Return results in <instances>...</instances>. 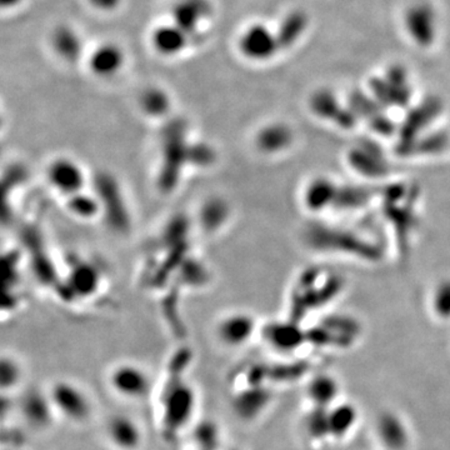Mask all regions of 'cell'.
Here are the masks:
<instances>
[{
	"label": "cell",
	"mask_w": 450,
	"mask_h": 450,
	"mask_svg": "<svg viewBox=\"0 0 450 450\" xmlns=\"http://www.w3.org/2000/svg\"><path fill=\"white\" fill-rule=\"evenodd\" d=\"M197 409L198 392L188 379L185 370L169 369L159 388L157 400V421L164 440L173 443L183 433L190 430Z\"/></svg>",
	"instance_id": "cell-1"
},
{
	"label": "cell",
	"mask_w": 450,
	"mask_h": 450,
	"mask_svg": "<svg viewBox=\"0 0 450 450\" xmlns=\"http://www.w3.org/2000/svg\"><path fill=\"white\" fill-rule=\"evenodd\" d=\"M55 414L74 426L87 424L94 414L93 399L88 391L69 379L55 380L47 389Z\"/></svg>",
	"instance_id": "cell-2"
},
{
	"label": "cell",
	"mask_w": 450,
	"mask_h": 450,
	"mask_svg": "<svg viewBox=\"0 0 450 450\" xmlns=\"http://www.w3.org/2000/svg\"><path fill=\"white\" fill-rule=\"evenodd\" d=\"M106 381L111 392L127 402H144L155 392L152 373L136 363H118L108 372Z\"/></svg>",
	"instance_id": "cell-3"
},
{
	"label": "cell",
	"mask_w": 450,
	"mask_h": 450,
	"mask_svg": "<svg viewBox=\"0 0 450 450\" xmlns=\"http://www.w3.org/2000/svg\"><path fill=\"white\" fill-rule=\"evenodd\" d=\"M44 173L49 188L64 199L87 190V170L73 157L59 155L49 160Z\"/></svg>",
	"instance_id": "cell-4"
},
{
	"label": "cell",
	"mask_w": 450,
	"mask_h": 450,
	"mask_svg": "<svg viewBox=\"0 0 450 450\" xmlns=\"http://www.w3.org/2000/svg\"><path fill=\"white\" fill-rule=\"evenodd\" d=\"M255 332V319L244 311H233L223 316L214 327L216 340L229 349H238L248 344Z\"/></svg>",
	"instance_id": "cell-5"
},
{
	"label": "cell",
	"mask_w": 450,
	"mask_h": 450,
	"mask_svg": "<svg viewBox=\"0 0 450 450\" xmlns=\"http://www.w3.org/2000/svg\"><path fill=\"white\" fill-rule=\"evenodd\" d=\"M19 414L33 430H47L53 424L55 414L48 391L28 389L19 398Z\"/></svg>",
	"instance_id": "cell-6"
},
{
	"label": "cell",
	"mask_w": 450,
	"mask_h": 450,
	"mask_svg": "<svg viewBox=\"0 0 450 450\" xmlns=\"http://www.w3.org/2000/svg\"><path fill=\"white\" fill-rule=\"evenodd\" d=\"M106 437L115 450H141L144 430L141 423L128 414H113L106 419Z\"/></svg>",
	"instance_id": "cell-7"
},
{
	"label": "cell",
	"mask_w": 450,
	"mask_h": 450,
	"mask_svg": "<svg viewBox=\"0 0 450 450\" xmlns=\"http://www.w3.org/2000/svg\"><path fill=\"white\" fill-rule=\"evenodd\" d=\"M241 52L253 60H264L275 52V41L269 30L263 25L248 29L240 43Z\"/></svg>",
	"instance_id": "cell-8"
},
{
	"label": "cell",
	"mask_w": 450,
	"mask_h": 450,
	"mask_svg": "<svg viewBox=\"0 0 450 450\" xmlns=\"http://www.w3.org/2000/svg\"><path fill=\"white\" fill-rule=\"evenodd\" d=\"M193 448L203 450H223L220 426L211 419H202L190 428Z\"/></svg>",
	"instance_id": "cell-9"
},
{
	"label": "cell",
	"mask_w": 450,
	"mask_h": 450,
	"mask_svg": "<svg viewBox=\"0 0 450 450\" xmlns=\"http://www.w3.org/2000/svg\"><path fill=\"white\" fill-rule=\"evenodd\" d=\"M123 64L122 53L113 47H104L97 50L90 60V68L99 76H111L119 71Z\"/></svg>",
	"instance_id": "cell-10"
},
{
	"label": "cell",
	"mask_w": 450,
	"mask_h": 450,
	"mask_svg": "<svg viewBox=\"0 0 450 450\" xmlns=\"http://www.w3.org/2000/svg\"><path fill=\"white\" fill-rule=\"evenodd\" d=\"M24 380V370L18 359L10 356H4L0 363V383L1 392L13 393L22 388Z\"/></svg>",
	"instance_id": "cell-11"
},
{
	"label": "cell",
	"mask_w": 450,
	"mask_h": 450,
	"mask_svg": "<svg viewBox=\"0 0 450 450\" xmlns=\"http://www.w3.org/2000/svg\"><path fill=\"white\" fill-rule=\"evenodd\" d=\"M185 31L178 27H163L159 28L153 36L154 45L158 52L163 54H176L185 44Z\"/></svg>",
	"instance_id": "cell-12"
},
{
	"label": "cell",
	"mask_w": 450,
	"mask_h": 450,
	"mask_svg": "<svg viewBox=\"0 0 450 450\" xmlns=\"http://www.w3.org/2000/svg\"><path fill=\"white\" fill-rule=\"evenodd\" d=\"M205 8L203 0H185L176 8V20L179 22V28L187 31L185 28H192L197 25L199 19L203 18Z\"/></svg>",
	"instance_id": "cell-13"
},
{
	"label": "cell",
	"mask_w": 450,
	"mask_h": 450,
	"mask_svg": "<svg viewBox=\"0 0 450 450\" xmlns=\"http://www.w3.org/2000/svg\"><path fill=\"white\" fill-rule=\"evenodd\" d=\"M65 200H66L68 211L79 219H92L98 214L99 205L97 203L95 198L87 195L85 192L76 194L74 197L65 199Z\"/></svg>",
	"instance_id": "cell-14"
},
{
	"label": "cell",
	"mask_w": 450,
	"mask_h": 450,
	"mask_svg": "<svg viewBox=\"0 0 450 450\" xmlns=\"http://www.w3.org/2000/svg\"><path fill=\"white\" fill-rule=\"evenodd\" d=\"M141 104V109L148 115L162 117L168 111L169 100L164 92H160L158 89H150L143 95Z\"/></svg>",
	"instance_id": "cell-15"
},
{
	"label": "cell",
	"mask_w": 450,
	"mask_h": 450,
	"mask_svg": "<svg viewBox=\"0 0 450 450\" xmlns=\"http://www.w3.org/2000/svg\"><path fill=\"white\" fill-rule=\"evenodd\" d=\"M94 4L99 8H103V9H108V8H113L114 6H117L118 1L119 0H92Z\"/></svg>",
	"instance_id": "cell-16"
},
{
	"label": "cell",
	"mask_w": 450,
	"mask_h": 450,
	"mask_svg": "<svg viewBox=\"0 0 450 450\" xmlns=\"http://www.w3.org/2000/svg\"><path fill=\"white\" fill-rule=\"evenodd\" d=\"M192 450H203V449H195V448H192Z\"/></svg>",
	"instance_id": "cell-17"
}]
</instances>
